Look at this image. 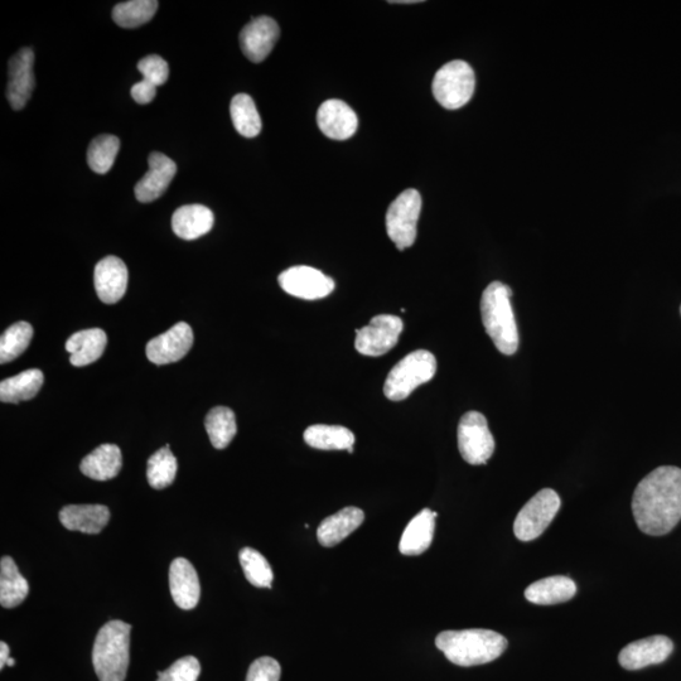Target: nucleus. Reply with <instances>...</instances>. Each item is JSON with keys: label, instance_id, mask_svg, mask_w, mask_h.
Instances as JSON below:
<instances>
[{"label": "nucleus", "instance_id": "nucleus-9", "mask_svg": "<svg viewBox=\"0 0 681 681\" xmlns=\"http://www.w3.org/2000/svg\"><path fill=\"white\" fill-rule=\"evenodd\" d=\"M458 449L470 465H486L495 452V439L484 414L468 412L458 424Z\"/></svg>", "mask_w": 681, "mask_h": 681}, {"label": "nucleus", "instance_id": "nucleus-17", "mask_svg": "<svg viewBox=\"0 0 681 681\" xmlns=\"http://www.w3.org/2000/svg\"><path fill=\"white\" fill-rule=\"evenodd\" d=\"M128 268L122 259L106 257L95 267L94 283L101 302L114 304L127 293Z\"/></svg>", "mask_w": 681, "mask_h": 681}, {"label": "nucleus", "instance_id": "nucleus-13", "mask_svg": "<svg viewBox=\"0 0 681 681\" xmlns=\"http://www.w3.org/2000/svg\"><path fill=\"white\" fill-rule=\"evenodd\" d=\"M193 345L192 328L186 322L177 323L171 330L148 342V360L156 365H167L183 359Z\"/></svg>", "mask_w": 681, "mask_h": 681}, {"label": "nucleus", "instance_id": "nucleus-42", "mask_svg": "<svg viewBox=\"0 0 681 681\" xmlns=\"http://www.w3.org/2000/svg\"><path fill=\"white\" fill-rule=\"evenodd\" d=\"M393 4H413V3H419V0H398V2H390Z\"/></svg>", "mask_w": 681, "mask_h": 681}, {"label": "nucleus", "instance_id": "nucleus-18", "mask_svg": "<svg viewBox=\"0 0 681 681\" xmlns=\"http://www.w3.org/2000/svg\"><path fill=\"white\" fill-rule=\"evenodd\" d=\"M317 123L326 137L346 140L356 133L359 119L354 110L341 100H328L318 109Z\"/></svg>", "mask_w": 681, "mask_h": 681}, {"label": "nucleus", "instance_id": "nucleus-14", "mask_svg": "<svg viewBox=\"0 0 681 681\" xmlns=\"http://www.w3.org/2000/svg\"><path fill=\"white\" fill-rule=\"evenodd\" d=\"M673 650L674 644L669 637L651 636L623 647L618 655V663L626 670H640L664 663Z\"/></svg>", "mask_w": 681, "mask_h": 681}, {"label": "nucleus", "instance_id": "nucleus-20", "mask_svg": "<svg viewBox=\"0 0 681 681\" xmlns=\"http://www.w3.org/2000/svg\"><path fill=\"white\" fill-rule=\"evenodd\" d=\"M364 520V511L359 507H345L322 521L317 531L318 542L322 547H335L359 529Z\"/></svg>", "mask_w": 681, "mask_h": 681}, {"label": "nucleus", "instance_id": "nucleus-35", "mask_svg": "<svg viewBox=\"0 0 681 681\" xmlns=\"http://www.w3.org/2000/svg\"><path fill=\"white\" fill-rule=\"evenodd\" d=\"M120 148V140L115 135L103 134L90 143L88 163L98 175H105L113 167Z\"/></svg>", "mask_w": 681, "mask_h": 681}, {"label": "nucleus", "instance_id": "nucleus-39", "mask_svg": "<svg viewBox=\"0 0 681 681\" xmlns=\"http://www.w3.org/2000/svg\"><path fill=\"white\" fill-rule=\"evenodd\" d=\"M282 668L277 660L263 656L250 665L246 681H279Z\"/></svg>", "mask_w": 681, "mask_h": 681}, {"label": "nucleus", "instance_id": "nucleus-7", "mask_svg": "<svg viewBox=\"0 0 681 681\" xmlns=\"http://www.w3.org/2000/svg\"><path fill=\"white\" fill-rule=\"evenodd\" d=\"M420 212L422 196L413 188L404 191L389 206L386 212V231L399 250L410 248L415 243Z\"/></svg>", "mask_w": 681, "mask_h": 681}, {"label": "nucleus", "instance_id": "nucleus-2", "mask_svg": "<svg viewBox=\"0 0 681 681\" xmlns=\"http://www.w3.org/2000/svg\"><path fill=\"white\" fill-rule=\"evenodd\" d=\"M436 646L454 665L470 668L499 659L507 640L491 630L444 631L437 636Z\"/></svg>", "mask_w": 681, "mask_h": 681}, {"label": "nucleus", "instance_id": "nucleus-29", "mask_svg": "<svg viewBox=\"0 0 681 681\" xmlns=\"http://www.w3.org/2000/svg\"><path fill=\"white\" fill-rule=\"evenodd\" d=\"M45 383L41 370L30 369L0 383V400L3 403H21L35 398Z\"/></svg>", "mask_w": 681, "mask_h": 681}, {"label": "nucleus", "instance_id": "nucleus-6", "mask_svg": "<svg viewBox=\"0 0 681 681\" xmlns=\"http://www.w3.org/2000/svg\"><path fill=\"white\" fill-rule=\"evenodd\" d=\"M475 72L465 61H452L438 70L433 80V95L448 110L465 106L475 93Z\"/></svg>", "mask_w": 681, "mask_h": 681}, {"label": "nucleus", "instance_id": "nucleus-37", "mask_svg": "<svg viewBox=\"0 0 681 681\" xmlns=\"http://www.w3.org/2000/svg\"><path fill=\"white\" fill-rule=\"evenodd\" d=\"M200 673V661L195 656H185L166 671H158L157 681H197Z\"/></svg>", "mask_w": 681, "mask_h": 681}, {"label": "nucleus", "instance_id": "nucleus-28", "mask_svg": "<svg viewBox=\"0 0 681 681\" xmlns=\"http://www.w3.org/2000/svg\"><path fill=\"white\" fill-rule=\"evenodd\" d=\"M30 592L26 578L19 572L16 562L11 557L0 560V605L14 608L22 605Z\"/></svg>", "mask_w": 681, "mask_h": 681}, {"label": "nucleus", "instance_id": "nucleus-34", "mask_svg": "<svg viewBox=\"0 0 681 681\" xmlns=\"http://www.w3.org/2000/svg\"><path fill=\"white\" fill-rule=\"evenodd\" d=\"M33 328L28 322H17L9 327L0 338V362L7 364L16 360L30 346Z\"/></svg>", "mask_w": 681, "mask_h": 681}, {"label": "nucleus", "instance_id": "nucleus-19", "mask_svg": "<svg viewBox=\"0 0 681 681\" xmlns=\"http://www.w3.org/2000/svg\"><path fill=\"white\" fill-rule=\"evenodd\" d=\"M169 589L173 601L182 610H192L201 596L200 581L196 569L185 558L173 560L169 568Z\"/></svg>", "mask_w": 681, "mask_h": 681}, {"label": "nucleus", "instance_id": "nucleus-27", "mask_svg": "<svg viewBox=\"0 0 681 681\" xmlns=\"http://www.w3.org/2000/svg\"><path fill=\"white\" fill-rule=\"evenodd\" d=\"M303 438L309 447L322 449V451L346 449L350 453L354 452V433L341 425H311L304 432Z\"/></svg>", "mask_w": 681, "mask_h": 681}, {"label": "nucleus", "instance_id": "nucleus-31", "mask_svg": "<svg viewBox=\"0 0 681 681\" xmlns=\"http://www.w3.org/2000/svg\"><path fill=\"white\" fill-rule=\"evenodd\" d=\"M205 427L212 446L216 449H224L229 446L238 433L235 413L226 407L211 409L205 419Z\"/></svg>", "mask_w": 681, "mask_h": 681}, {"label": "nucleus", "instance_id": "nucleus-16", "mask_svg": "<svg viewBox=\"0 0 681 681\" xmlns=\"http://www.w3.org/2000/svg\"><path fill=\"white\" fill-rule=\"evenodd\" d=\"M148 162L149 171L134 188L135 196L143 204L158 200L167 191L177 173V164L163 153H152Z\"/></svg>", "mask_w": 681, "mask_h": 681}, {"label": "nucleus", "instance_id": "nucleus-44", "mask_svg": "<svg viewBox=\"0 0 681 681\" xmlns=\"http://www.w3.org/2000/svg\"><path fill=\"white\" fill-rule=\"evenodd\" d=\"M680 312H681V308H680Z\"/></svg>", "mask_w": 681, "mask_h": 681}, {"label": "nucleus", "instance_id": "nucleus-43", "mask_svg": "<svg viewBox=\"0 0 681 681\" xmlns=\"http://www.w3.org/2000/svg\"><path fill=\"white\" fill-rule=\"evenodd\" d=\"M7 665H8V666H14V665H16V660H14V659H12V658H9L8 661H7Z\"/></svg>", "mask_w": 681, "mask_h": 681}, {"label": "nucleus", "instance_id": "nucleus-11", "mask_svg": "<svg viewBox=\"0 0 681 681\" xmlns=\"http://www.w3.org/2000/svg\"><path fill=\"white\" fill-rule=\"evenodd\" d=\"M279 286L293 297L316 301L330 296L335 289V282L320 270L299 265L279 275Z\"/></svg>", "mask_w": 681, "mask_h": 681}, {"label": "nucleus", "instance_id": "nucleus-23", "mask_svg": "<svg viewBox=\"0 0 681 681\" xmlns=\"http://www.w3.org/2000/svg\"><path fill=\"white\" fill-rule=\"evenodd\" d=\"M214 221V214L206 206L186 205L173 214L172 229L178 238L196 240L210 233Z\"/></svg>", "mask_w": 681, "mask_h": 681}, {"label": "nucleus", "instance_id": "nucleus-21", "mask_svg": "<svg viewBox=\"0 0 681 681\" xmlns=\"http://www.w3.org/2000/svg\"><path fill=\"white\" fill-rule=\"evenodd\" d=\"M59 518L67 530L94 535L108 525L110 511L104 505H69L60 511Z\"/></svg>", "mask_w": 681, "mask_h": 681}, {"label": "nucleus", "instance_id": "nucleus-25", "mask_svg": "<svg viewBox=\"0 0 681 681\" xmlns=\"http://www.w3.org/2000/svg\"><path fill=\"white\" fill-rule=\"evenodd\" d=\"M123 466L122 451L115 444H101L81 461L80 471L95 481L117 477Z\"/></svg>", "mask_w": 681, "mask_h": 681}, {"label": "nucleus", "instance_id": "nucleus-22", "mask_svg": "<svg viewBox=\"0 0 681 681\" xmlns=\"http://www.w3.org/2000/svg\"><path fill=\"white\" fill-rule=\"evenodd\" d=\"M108 345V337L101 328H90L76 332L66 342V350L70 354V362L76 367L93 364L103 356Z\"/></svg>", "mask_w": 681, "mask_h": 681}, {"label": "nucleus", "instance_id": "nucleus-24", "mask_svg": "<svg viewBox=\"0 0 681 681\" xmlns=\"http://www.w3.org/2000/svg\"><path fill=\"white\" fill-rule=\"evenodd\" d=\"M437 513L424 509L410 521L400 539L399 550L403 555H420L427 552L433 542Z\"/></svg>", "mask_w": 681, "mask_h": 681}, {"label": "nucleus", "instance_id": "nucleus-40", "mask_svg": "<svg viewBox=\"0 0 681 681\" xmlns=\"http://www.w3.org/2000/svg\"><path fill=\"white\" fill-rule=\"evenodd\" d=\"M130 94H132V98L134 99L135 103H138L139 105H147L152 103L154 98H156L157 86L153 85L152 82L142 80L133 86Z\"/></svg>", "mask_w": 681, "mask_h": 681}, {"label": "nucleus", "instance_id": "nucleus-38", "mask_svg": "<svg viewBox=\"0 0 681 681\" xmlns=\"http://www.w3.org/2000/svg\"><path fill=\"white\" fill-rule=\"evenodd\" d=\"M138 70L143 75V80L152 82L153 85L166 84L169 76V67L166 60L161 56L151 55L139 61Z\"/></svg>", "mask_w": 681, "mask_h": 681}, {"label": "nucleus", "instance_id": "nucleus-33", "mask_svg": "<svg viewBox=\"0 0 681 681\" xmlns=\"http://www.w3.org/2000/svg\"><path fill=\"white\" fill-rule=\"evenodd\" d=\"M156 0H130L113 9L114 22L122 28H138L148 23L158 11Z\"/></svg>", "mask_w": 681, "mask_h": 681}, {"label": "nucleus", "instance_id": "nucleus-15", "mask_svg": "<svg viewBox=\"0 0 681 681\" xmlns=\"http://www.w3.org/2000/svg\"><path fill=\"white\" fill-rule=\"evenodd\" d=\"M280 30L273 18L259 17L246 24L240 33V46L246 59L255 64L264 61L278 42Z\"/></svg>", "mask_w": 681, "mask_h": 681}, {"label": "nucleus", "instance_id": "nucleus-1", "mask_svg": "<svg viewBox=\"0 0 681 681\" xmlns=\"http://www.w3.org/2000/svg\"><path fill=\"white\" fill-rule=\"evenodd\" d=\"M637 526L647 535L663 536L681 520V470L656 468L637 485L632 497Z\"/></svg>", "mask_w": 681, "mask_h": 681}, {"label": "nucleus", "instance_id": "nucleus-10", "mask_svg": "<svg viewBox=\"0 0 681 681\" xmlns=\"http://www.w3.org/2000/svg\"><path fill=\"white\" fill-rule=\"evenodd\" d=\"M402 332L403 321L399 317L376 316L369 325L356 331V350L365 356H383L398 344Z\"/></svg>", "mask_w": 681, "mask_h": 681}, {"label": "nucleus", "instance_id": "nucleus-30", "mask_svg": "<svg viewBox=\"0 0 681 681\" xmlns=\"http://www.w3.org/2000/svg\"><path fill=\"white\" fill-rule=\"evenodd\" d=\"M231 119H233L236 132L245 138L258 137L262 132V119L257 106L251 96L239 94L234 96L230 105Z\"/></svg>", "mask_w": 681, "mask_h": 681}, {"label": "nucleus", "instance_id": "nucleus-32", "mask_svg": "<svg viewBox=\"0 0 681 681\" xmlns=\"http://www.w3.org/2000/svg\"><path fill=\"white\" fill-rule=\"evenodd\" d=\"M178 463L175 454L172 453L168 444L159 449L149 458L147 466V478L149 485L156 490H163L171 486L177 476Z\"/></svg>", "mask_w": 681, "mask_h": 681}, {"label": "nucleus", "instance_id": "nucleus-4", "mask_svg": "<svg viewBox=\"0 0 681 681\" xmlns=\"http://www.w3.org/2000/svg\"><path fill=\"white\" fill-rule=\"evenodd\" d=\"M130 631L123 621H110L96 636L93 664L100 681H124L129 666Z\"/></svg>", "mask_w": 681, "mask_h": 681}, {"label": "nucleus", "instance_id": "nucleus-8", "mask_svg": "<svg viewBox=\"0 0 681 681\" xmlns=\"http://www.w3.org/2000/svg\"><path fill=\"white\" fill-rule=\"evenodd\" d=\"M562 505L560 497L554 490L539 491L533 499L528 501L516 516L514 534L521 542H531L552 524Z\"/></svg>", "mask_w": 681, "mask_h": 681}, {"label": "nucleus", "instance_id": "nucleus-36", "mask_svg": "<svg viewBox=\"0 0 681 681\" xmlns=\"http://www.w3.org/2000/svg\"><path fill=\"white\" fill-rule=\"evenodd\" d=\"M239 559L250 584L259 588H272L274 573L263 554L253 548H244L240 550Z\"/></svg>", "mask_w": 681, "mask_h": 681}, {"label": "nucleus", "instance_id": "nucleus-5", "mask_svg": "<svg viewBox=\"0 0 681 681\" xmlns=\"http://www.w3.org/2000/svg\"><path fill=\"white\" fill-rule=\"evenodd\" d=\"M437 373L436 357L427 350H417L391 369L384 384V394L391 402H402L418 386L429 383Z\"/></svg>", "mask_w": 681, "mask_h": 681}, {"label": "nucleus", "instance_id": "nucleus-12", "mask_svg": "<svg viewBox=\"0 0 681 681\" xmlns=\"http://www.w3.org/2000/svg\"><path fill=\"white\" fill-rule=\"evenodd\" d=\"M35 53L24 47L9 60L7 98L14 110H21L31 99L36 80L33 74Z\"/></svg>", "mask_w": 681, "mask_h": 681}, {"label": "nucleus", "instance_id": "nucleus-41", "mask_svg": "<svg viewBox=\"0 0 681 681\" xmlns=\"http://www.w3.org/2000/svg\"><path fill=\"white\" fill-rule=\"evenodd\" d=\"M11 650H9V646L6 644V642H0V669H4V666L7 665V661L11 656Z\"/></svg>", "mask_w": 681, "mask_h": 681}, {"label": "nucleus", "instance_id": "nucleus-26", "mask_svg": "<svg viewBox=\"0 0 681 681\" xmlns=\"http://www.w3.org/2000/svg\"><path fill=\"white\" fill-rule=\"evenodd\" d=\"M577 593L576 583L569 577L555 576L531 583L525 598L534 605L552 606L571 601Z\"/></svg>", "mask_w": 681, "mask_h": 681}, {"label": "nucleus", "instance_id": "nucleus-3", "mask_svg": "<svg viewBox=\"0 0 681 681\" xmlns=\"http://www.w3.org/2000/svg\"><path fill=\"white\" fill-rule=\"evenodd\" d=\"M509 286L501 282L491 283L481 298V315L487 335L501 354L511 356L519 349V331L511 307Z\"/></svg>", "mask_w": 681, "mask_h": 681}]
</instances>
